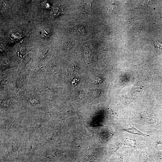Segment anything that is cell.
<instances>
[{"label":"cell","mask_w":162,"mask_h":162,"mask_svg":"<svg viewBox=\"0 0 162 162\" xmlns=\"http://www.w3.org/2000/svg\"><path fill=\"white\" fill-rule=\"evenodd\" d=\"M51 33V30L49 28H46L42 32L41 36L43 37L47 38L49 37Z\"/></svg>","instance_id":"3"},{"label":"cell","mask_w":162,"mask_h":162,"mask_svg":"<svg viewBox=\"0 0 162 162\" xmlns=\"http://www.w3.org/2000/svg\"><path fill=\"white\" fill-rule=\"evenodd\" d=\"M94 159L93 157L88 156L85 158L84 162H94Z\"/></svg>","instance_id":"5"},{"label":"cell","mask_w":162,"mask_h":162,"mask_svg":"<svg viewBox=\"0 0 162 162\" xmlns=\"http://www.w3.org/2000/svg\"><path fill=\"white\" fill-rule=\"evenodd\" d=\"M124 144L127 145L131 147L134 148H135V142L130 139H126L124 142Z\"/></svg>","instance_id":"2"},{"label":"cell","mask_w":162,"mask_h":162,"mask_svg":"<svg viewBox=\"0 0 162 162\" xmlns=\"http://www.w3.org/2000/svg\"><path fill=\"white\" fill-rule=\"evenodd\" d=\"M72 47L71 43L69 42H66L64 46V49L67 51L70 50Z\"/></svg>","instance_id":"4"},{"label":"cell","mask_w":162,"mask_h":162,"mask_svg":"<svg viewBox=\"0 0 162 162\" xmlns=\"http://www.w3.org/2000/svg\"><path fill=\"white\" fill-rule=\"evenodd\" d=\"M122 130L129 133L133 134H137L144 136L146 137H149L150 136L147 134L143 133L136 129L134 126L128 129H124Z\"/></svg>","instance_id":"1"},{"label":"cell","mask_w":162,"mask_h":162,"mask_svg":"<svg viewBox=\"0 0 162 162\" xmlns=\"http://www.w3.org/2000/svg\"><path fill=\"white\" fill-rule=\"evenodd\" d=\"M94 82L96 84H100L101 83V80L100 78H97L94 80Z\"/></svg>","instance_id":"7"},{"label":"cell","mask_w":162,"mask_h":162,"mask_svg":"<svg viewBox=\"0 0 162 162\" xmlns=\"http://www.w3.org/2000/svg\"><path fill=\"white\" fill-rule=\"evenodd\" d=\"M155 47L159 49H162V44L160 42L157 41L154 43Z\"/></svg>","instance_id":"6"},{"label":"cell","mask_w":162,"mask_h":162,"mask_svg":"<svg viewBox=\"0 0 162 162\" xmlns=\"http://www.w3.org/2000/svg\"><path fill=\"white\" fill-rule=\"evenodd\" d=\"M117 162H123L122 160H120Z\"/></svg>","instance_id":"8"}]
</instances>
